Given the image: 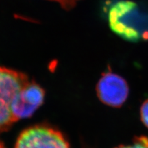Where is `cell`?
<instances>
[{
  "mask_svg": "<svg viewBox=\"0 0 148 148\" xmlns=\"http://www.w3.org/2000/svg\"><path fill=\"white\" fill-rule=\"evenodd\" d=\"M31 80L22 72L0 66V133L18 121L15 115L18 101Z\"/></svg>",
  "mask_w": 148,
  "mask_h": 148,
  "instance_id": "cell-1",
  "label": "cell"
},
{
  "mask_svg": "<svg viewBox=\"0 0 148 148\" xmlns=\"http://www.w3.org/2000/svg\"><path fill=\"white\" fill-rule=\"evenodd\" d=\"M108 21L111 30L123 39L137 42L142 38L137 29V5L130 0H120L110 7Z\"/></svg>",
  "mask_w": 148,
  "mask_h": 148,
  "instance_id": "cell-2",
  "label": "cell"
},
{
  "mask_svg": "<svg viewBox=\"0 0 148 148\" xmlns=\"http://www.w3.org/2000/svg\"><path fill=\"white\" fill-rule=\"evenodd\" d=\"M14 148H70L62 133L53 127L37 125L24 130Z\"/></svg>",
  "mask_w": 148,
  "mask_h": 148,
  "instance_id": "cell-3",
  "label": "cell"
},
{
  "mask_svg": "<svg viewBox=\"0 0 148 148\" xmlns=\"http://www.w3.org/2000/svg\"><path fill=\"white\" fill-rule=\"evenodd\" d=\"M98 98L104 104L119 108L126 101L129 86L124 78L111 71L103 73L96 86Z\"/></svg>",
  "mask_w": 148,
  "mask_h": 148,
  "instance_id": "cell-4",
  "label": "cell"
},
{
  "mask_svg": "<svg viewBox=\"0 0 148 148\" xmlns=\"http://www.w3.org/2000/svg\"><path fill=\"white\" fill-rule=\"evenodd\" d=\"M115 148H148V136H138L133 138L132 143L121 145Z\"/></svg>",
  "mask_w": 148,
  "mask_h": 148,
  "instance_id": "cell-5",
  "label": "cell"
},
{
  "mask_svg": "<svg viewBox=\"0 0 148 148\" xmlns=\"http://www.w3.org/2000/svg\"><path fill=\"white\" fill-rule=\"evenodd\" d=\"M58 3L64 10L69 11L75 8L81 0H47Z\"/></svg>",
  "mask_w": 148,
  "mask_h": 148,
  "instance_id": "cell-6",
  "label": "cell"
},
{
  "mask_svg": "<svg viewBox=\"0 0 148 148\" xmlns=\"http://www.w3.org/2000/svg\"><path fill=\"white\" fill-rule=\"evenodd\" d=\"M140 117L143 125L148 128V99L143 101L140 106Z\"/></svg>",
  "mask_w": 148,
  "mask_h": 148,
  "instance_id": "cell-7",
  "label": "cell"
},
{
  "mask_svg": "<svg viewBox=\"0 0 148 148\" xmlns=\"http://www.w3.org/2000/svg\"><path fill=\"white\" fill-rule=\"evenodd\" d=\"M0 148H5L4 145H3V143L1 141V140H0Z\"/></svg>",
  "mask_w": 148,
  "mask_h": 148,
  "instance_id": "cell-8",
  "label": "cell"
}]
</instances>
